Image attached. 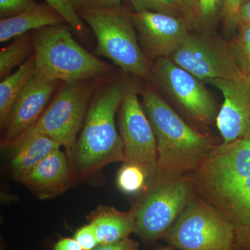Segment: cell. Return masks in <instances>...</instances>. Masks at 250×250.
<instances>
[{
	"instance_id": "6da1fadb",
	"label": "cell",
	"mask_w": 250,
	"mask_h": 250,
	"mask_svg": "<svg viewBox=\"0 0 250 250\" xmlns=\"http://www.w3.org/2000/svg\"><path fill=\"white\" fill-rule=\"evenodd\" d=\"M142 95L143 107L156 139L157 176L183 175L196 170L218 145L215 140L186 123L152 88H146Z\"/></svg>"
},
{
	"instance_id": "7a4b0ae2",
	"label": "cell",
	"mask_w": 250,
	"mask_h": 250,
	"mask_svg": "<svg viewBox=\"0 0 250 250\" xmlns=\"http://www.w3.org/2000/svg\"><path fill=\"white\" fill-rule=\"evenodd\" d=\"M125 93L118 85H110L90 102L80 136L67 156L75 180L92 178L108 164L125 162L115 118Z\"/></svg>"
},
{
	"instance_id": "3957f363",
	"label": "cell",
	"mask_w": 250,
	"mask_h": 250,
	"mask_svg": "<svg viewBox=\"0 0 250 250\" xmlns=\"http://www.w3.org/2000/svg\"><path fill=\"white\" fill-rule=\"evenodd\" d=\"M195 192L232 225L234 250H250V174L233 167L211 152L189 174Z\"/></svg>"
},
{
	"instance_id": "277c9868",
	"label": "cell",
	"mask_w": 250,
	"mask_h": 250,
	"mask_svg": "<svg viewBox=\"0 0 250 250\" xmlns=\"http://www.w3.org/2000/svg\"><path fill=\"white\" fill-rule=\"evenodd\" d=\"M33 36L35 72L45 78L72 83L93 80L111 70L79 45L62 23L39 29Z\"/></svg>"
},
{
	"instance_id": "5b68a950",
	"label": "cell",
	"mask_w": 250,
	"mask_h": 250,
	"mask_svg": "<svg viewBox=\"0 0 250 250\" xmlns=\"http://www.w3.org/2000/svg\"><path fill=\"white\" fill-rule=\"evenodd\" d=\"M97 39L95 54L106 57L126 73L151 80L149 59L140 45L131 14L120 7L78 11Z\"/></svg>"
},
{
	"instance_id": "8992f818",
	"label": "cell",
	"mask_w": 250,
	"mask_h": 250,
	"mask_svg": "<svg viewBox=\"0 0 250 250\" xmlns=\"http://www.w3.org/2000/svg\"><path fill=\"white\" fill-rule=\"evenodd\" d=\"M195 194L188 174L157 176L133 207L136 213L135 234L146 245L164 239Z\"/></svg>"
},
{
	"instance_id": "52a82bcc",
	"label": "cell",
	"mask_w": 250,
	"mask_h": 250,
	"mask_svg": "<svg viewBox=\"0 0 250 250\" xmlns=\"http://www.w3.org/2000/svg\"><path fill=\"white\" fill-rule=\"evenodd\" d=\"M164 240L176 250H234L232 225L197 193Z\"/></svg>"
},
{
	"instance_id": "ba28073f",
	"label": "cell",
	"mask_w": 250,
	"mask_h": 250,
	"mask_svg": "<svg viewBox=\"0 0 250 250\" xmlns=\"http://www.w3.org/2000/svg\"><path fill=\"white\" fill-rule=\"evenodd\" d=\"M92 80L63 83L34 126L7 148L36 135L47 136L71 152L82 129L94 90Z\"/></svg>"
},
{
	"instance_id": "9c48e42d",
	"label": "cell",
	"mask_w": 250,
	"mask_h": 250,
	"mask_svg": "<svg viewBox=\"0 0 250 250\" xmlns=\"http://www.w3.org/2000/svg\"><path fill=\"white\" fill-rule=\"evenodd\" d=\"M151 80L192 121L209 125L216 120L220 108L205 83L169 57L156 59L151 70Z\"/></svg>"
},
{
	"instance_id": "30bf717a",
	"label": "cell",
	"mask_w": 250,
	"mask_h": 250,
	"mask_svg": "<svg viewBox=\"0 0 250 250\" xmlns=\"http://www.w3.org/2000/svg\"><path fill=\"white\" fill-rule=\"evenodd\" d=\"M204 83L212 80H235L247 75L230 52L228 42L214 34L190 32L169 57Z\"/></svg>"
},
{
	"instance_id": "8fae6325",
	"label": "cell",
	"mask_w": 250,
	"mask_h": 250,
	"mask_svg": "<svg viewBox=\"0 0 250 250\" xmlns=\"http://www.w3.org/2000/svg\"><path fill=\"white\" fill-rule=\"evenodd\" d=\"M118 126L124 145L125 162L142 167L154 183L158 174L156 139L142 104L134 91L125 93L120 108Z\"/></svg>"
},
{
	"instance_id": "7c38bea8",
	"label": "cell",
	"mask_w": 250,
	"mask_h": 250,
	"mask_svg": "<svg viewBox=\"0 0 250 250\" xmlns=\"http://www.w3.org/2000/svg\"><path fill=\"white\" fill-rule=\"evenodd\" d=\"M131 17L148 59L170 57L191 31L183 16L141 11L131 13Z\"/></svg>"
},
{
	"instance_id": "4fadbf2b",
	"label": "cell",
	"mask_w": 250,
	"mask_h": 250,
	"mask_svg": "<svg viewBox=\"0 0 250 250\" xmlns=\"http://www.w3.org/2000/svg\"><path fill=\"white\" fill-rule=\"evenodd\" d=\"M207 83L218 88L224 98L215 123L227 144L250 135V75L235 80H212Z\"/></svg>"
},
{
	"instance_id": "5bb4252c",
	"label": "cell",
	"mask_w": 250,
	"mask_h": 250,
	"mask_svg": "<svg viewBox=\"0 0 250 250\" xmlns=\"http://www.w3.org/2000/svg\"><path fill=\"white\" fill-rule=\"evenodd\" d=\"M61 82L34 72L15 102L10 112L1 146L7 148L42 116Z\"/></svg>"
},
{
	"instance_id": "9a60e30c",
	"label": "cell",
	"mask_w": 250,
	"mask_h": 250,
	"mask_svg": "<svg viewBox=\"0 0 250 250\" xmlns=\"http://www.w3.org/2000/svg\"><path fill=\"white\" fill-rule=\"evenodd\" d=\"M75 179L68 157L57 149L18 179L41 200L54 198L69 188Z\"/></svg>"
},
{
	"instance_id": "2e32d148",
	"label": "cell",
	"mask_w": 250,
	"mask_h": 250,
	"mask_svg": "<svg viewBox=\"0 0 250 250\" xmlns=\"http://www.w3.org/2000/svg\"><path fill=\"white\" fill-rule=\"evenodd\" d=\"M65 22L58 11L50 5L34 4L22 12L0 21V42H7L11 39L27 34L31 30H39L48 26Z\"/></svg>"
},
{
	"instance_id": "e0dca14e",
	"label": "cell",
	"mask_w": 250,
	"mask_h": 250,
	"mask_svg": "<svg viewBox=\"0 0 250 250\" xmlns=\"http://www.w3.org/2000/svg\"><path fill=\"white\" fill-rule=\"evenodd\" d=\"M96 230L99 245L107 244L129 238L136 230L134 208L121 211L115 207L100 205L88 217Z\"/></svg>"
},
{
	"instance_id": "ac0fdd59",
	"label": "cell",
	"mask_w": 250,
	"mask_h": 250,
	"mask_svg": "<svg viewBox=\"0 0 250 250\" xmlns=\"http://www.w3.org/2000/svg\"><path fill=\"white\" fill-rule=\"evenodd\" d=\"M61 147L57 141L43 135H36L16 143L9 147L13 177L18 181Z\"/></svg>"
},
{
	"instance_id": "d6986e66",
	"label": "cell",
	"mask_w": 250,
	"mask_h": 250,
	"mask_svg": "<svg viewBox=\"0 0 250 250\" xmlns=\"http://www.w3.org/2000/svg\"><path fill=\"white\" fill-rule=\"evenodd\" d=\"M35 72L34 54L18 67L14 73L4 77L0 83V125L6 127L10 112L20 94Z\"/></svg>"
},
{
	"instance_id": "ffe728a7",
	"label": "cell",
	"mask_w": 250,
	"mask_h": 250,
	"mask_svg": "<svg viewBox=\"0 0 250 250\" xmlns=\"http://www.w3.org/2000/svg\"><path fill=\"white\" fill-rule=\"evenodd\" d=\"M34 52V36L24 34L0 50V77L4 79L16 66H21Z\"/></svg>"
},
{
	"instance_id": "44dd1931",
	"label": "cell",
	"mask_w": 250,
	"mask_h": 250,
	"mask_svg": "<svg viewBox=\"0 0 250 250\" xmlns=\"http://www.w3.org/2000/svg\"><path fill=\"white\" fill-rule=\"evenodd\" d=\"M116 184L121 192L129 195H141L152 184L145 169L129 162L123 163L118 170Z\"/></svg>"
},
{
	"instance_id": "7402d4cb",
	"label": "cell",
	"mask_w": 250,
	"mask_h": 250,
	"mask_svg": "<svg viewBox=\"0 0 250 250\" xmlns=\"http://www.w3.org/2000/svg\"><path fill=\"white\" fill-rule=\"evenodd\" d=\"M225 0H197L194 29L198 33L213 34L222 15Z\"/></svg>"
},
{
	"instance_id": "603a6c76",
	"label": "cell",
	"mask_w": 250,
	"mask_h": 250,
	"mask_svg": "<svg viewBox=\"0 0 250 250\" xmlns=\"http://www.w3.org/2000/svg\"><path fill=\"white\" fill-rule=\"evenodd\" d=\"M236 36L228 42L230 52L235 62L247 75L250 72V23L238 28Z\"/></svg>"
},
{
	"instance_id": "cb8c5ba5",
	"label": "cell",
	"mask_w": 250,
	"mask_h": 250,
	"mask_svg": "<svg viewBox=\"0 0 250 250\" xmlns=\"http://www.w3.org/2000/svg\"><path fill=\"white\" fill-rule=\"evenodd\" d=\"M135 12L152 11L172 16H181L182 9L173 0H130ZM184 17V16H183Z\"/></svg>"
},
{
	"instance_id": "d4e9b609",
	"label": "cell",
	"mask_w": 250,
	"mask_h": 250,
	"mask_svg": "<svg viewBox=\"0 0 250 250\" xmlns=\"http://www.w3.org/2000/svg\"><path fill=\"white\" fill-rule=\"evenodd\" d=\"M45 3L50 5L56 11H58L61 16L77 32L83 31L84 25L82 19L77 14L76 10L72 6L69 0H44Z\"/></svg>"
},
{
	"instance_id": "484cf974",
	"label": "cell",
	"mask_w": 250,
	"mask_h": 250,
	"mask_svg": "<svg viewBox=\"0 0 250 250\" xmlns=\"http://www.w3.org/2000/svg\"><path fill=\"white\" fill-rule=\"evenodd\" d=\"M241 4V0H225L222 21L224 31L228 35H230L238 29Z\"/></svg>"
},
{
	"instance_id": "4316f807",
	"label": "cell",
	"mask_w": 250,
	"mask_h": 250,
	"mask_svg": "<svg viewBox=\"0 0 250 250\" xmlns=\"http://www.w3.org/2000/svg\"><path fill=\"white\" fill-rule=\"evenodd\" d=\"M74 238L83 250H94L99 246L96 230L93 224L90 223L77 229Z\"/></svg>"
},
{
	"instance_id": "83f0119b",
	"label": "cell",
	"mask_w": 250,
	"mask_h": 250,
	"mask_svg": "<svg viewBox=\"0 0 250 250\" xmlns=\"http://www.w3.org/2000/svg\"><path fill=\"white\" fill-rule=\"evenodd\" d=\"M78 11L83 9H111L120 7L123 0H69Z\"/></svg>"
},
{
	"instance_id": "f1b7e54d",
	"label": "cell",
	"mask_w": 250,
	"mask_h": 250,
	"mask_svg": "<svg viewBox=\"0 0 250 250\" xmlns=\"http://www.w3.org/2000/svg\"><path fill=\"white\" fill-rule=\"evenodd\" d=\"M35 4L32 0H0L1 18L16 16Z\"/></svg>"
},
{
	"instance_id": "f546056e",
	"label": "cell",
	"mask_w": 250,
	"mask_h": 250,
	"mask_svg": "<svg viewBox=\"0 0 250 250\" xmlns=\"http://www.w3.org/2000/svg\"><path fill=\"white\" fill-rule=\"evenodd\" d=\"M94 250H139V243L127 238L114 243L99 245Z\"/></svg>"
},
{
	"instance_id": "4dcf8cb0",
	"label": "cell",
	"mask_w": 250,
	"mask_h": 250,
	"mask_svg": "<svg viewBox=\"0 0 250 250\" xmlns=\"http://www.w3.org/2000/svg\"><path fill=\"white\" fill-rule=\"evenodd\" d=\"M180 1L184 18L192 30L195 24L197 0H180Z\"/></svg>"
},
{
	"instance_id": "1f68e13d",
	"label": "cell",
	"mask_w": 250,
	"mask_h": 250,
	"mask_svg": "<svg viewBox=\"0 0 250 250\" xmlns=\"http://www.w3.org/2000/svg\"><path fill=\"white\" fill-rule=\"evenodd\" d=\"M54 250H83L75 238H64L57 242Z\"/></svg>"
},
{
	"instance_id": "d6a6232c",
	"label": "cell",
	"mask_w": 250,
	"mask_h": 250,
	"mask_svg": "<svg viewBox=\"0 0 250 250\" xmlns=\"http://www.w3.org/2000/svg\"><path fill=\"white\" fill-rule=\"evenodd\" d=\"M248 23H250V0L241 4L239 13V26Z\"/></svg>"
},
{
	"instance_id": "836d02e7",
	"label": "cell",
	"mask_w": 250,
	"mask_h": 250,
	"mask_svg": "<svg viewBox=\"0 0 250 250\" xmlns=\"http://www.w3.org/2000/svg\"><path fill=\"white\" fill-rule=\"evenodd\" d=\"M156 250H176L172 249V248H170V246H167L166 247H163V248H159V249Z\"/></svg>"
},
{
	"instance_id": "e575fe53",
	"label": "cell",
	"mask_w": 250,
	"mask_h": 250,
	"mask_svg": "<svg viewBox=\"0 0 250 250\" xmlns=\"http://www.w3.org/2000/svg\"><path fill=\"white\" fill-rule=\"evenodd\" d=\"M173 1H174V2L176 3V4L178 5L179 7L181 8V9H182V7H181V1H180V0H173Z\"/></svg>"
},
{
	"instance_id": "d590c367",
	"label": "cell",
	"mask_w": 250,
	"mask_h": 250,
	"mask_svg": "<svg viewBox=\"0 0 250 250\" xmlns=\"http://www.w3.org/2000/svg\"><path fill=\"white\" fill-rule=\"evenodd\" d=\"M247 1H248V0H241L242 4H243V3L246 2Z\"/></svg>"
},
{
	"instance_id": "8d00e7d4",
	"label": "cell",
	"mask_w": 250,
	"mask_h": 250,
	"mask_svg": "<svg viewBox=\"0 0 250 250\" xmlns=\"http://www.w3.org/2000/svg\"></svg>"
}]
</instances>
